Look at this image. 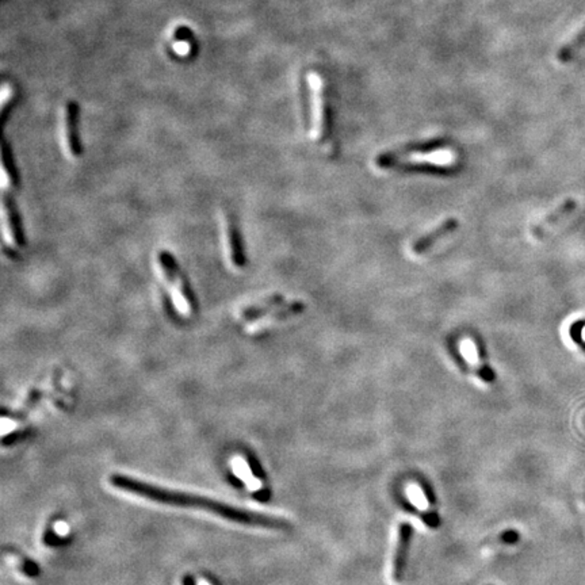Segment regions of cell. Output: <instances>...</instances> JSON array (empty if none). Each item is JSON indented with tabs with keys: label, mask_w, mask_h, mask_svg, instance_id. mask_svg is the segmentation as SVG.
<instances>
[{
	"label": "cell",
	"mask_w": 585,
	"mask_h": 585,
	"mask_svg": "<svg viewBox=\"0 0 585 585\" xmlns=\"http://www.w3.org/2000/svg\"><path fill=\"white\" fill-rule=\"evenodd\" d=\"M222 225H224L222 229H224V241H225L228 262L236 270H240L246 266V253H244V247L241 243V234L237 228L234 216L229 212L224 213Z\"/></svg>",
	"instance_id": "6"
},
{
	"label": "cell",
	"mask_w": 585,
	"mask_h": 585,
	"mask_svg": "<svg viewBox=\"0 0 585 585\" xmlns=\"http://www.w3.org/2000/svg\"><path fill=\"white\" fill-rule=\"evenodd\" d=\"M1 225L6 241L11 247L21 248L25 246L26 240L22 228V221L16 210L13 197H10V194H7L6 191L1 197Z\"/></svg>",
	"instance_id": "5"
},
{
	"label": "cell",
	"mask_w": 585,
	"mask_h": 585,
	"mask_svg": "<svg viewBox=\"0 0 585 585\" xmlns=\"http://www.w3.org/2000/svg\"><path fill=\"white\" fill-rule=\"evenodd\" d=\"M415 161L412 164H423L422 161H425L428 164H444L449 155L446 151H443L439 146H408V148H400L397 151L386 152L383 155H380L376 159V164L380 168H392L398 164Z\"/></svg>",
	"instance_id": "3"
},
{
	"label": "cell",
	"mask_w": 585,
	"mask_h": 585,
	"mask_svg": "<svg viewBox=\"0 0 585 585\" xmlns=\"http://www.w3.org/2000/svg\"><path fill=\"white\" fill-rule=\"evenodd\" d=\"M458 228H459V221L455 217H450V219L442 221L432 231L427 232L423 236H420L417 240H415L410 246V252L415 256L425 255L427 252H430L431 249L434 248L439 241H442L447 236L456 232Z\"/></svg>",
	"instance_id": "8"
},
{
	"label": "cell",
	"mask_w": 585,
	"mask_h": 585,
	"mask_svg": "<svg viewBox=\"0 0 585 585\" xmlns=\"http://www.w3.org/2000/svg\"><path fill=\"white\" fill-rule=\"evenodd\" d=\"M77 119H79V107L77 104L70 102L64 107L62 114V134H64V146L70 158L77 159L82 155V144L77 131Z\"/></svg>",
	"instance_id": "9"
},
{
	"label": "cell",
	"mask_w": 585,
	"mask_h": 585,
	"mask_svg": "<svg viewBox=\"0 0 585 585\" xmlns=\"http://www.w3.org/2000/svg\"><path fill=\"white\" fill-rule=\"evenodd\" d=\"M110 483L119 491L132 493L140 498H148L155 503L174 505V507H185V508H198L202 511L210 512L229 522H234V523L244 525V526L263 527V528H274V530H283L289 527V523L280 518L268 516V515L256 513V512L244 511L241 508H236L229 504L219 503L217 500H212V498L198 496V495L168 491V489H164L152 483L138 481L136 479L124 476V474H113L110 477Z\"/></svg>",
	"instance_id": "1"
},
{
	"label": "cell",
	"mask_w": 585,
	"mask_h": 585,
	"mask_svg": "<svg viewBox=\"0 0 585 585\" xmlns=\"http://www.w3.org/2000/svg\"><path fill=\"white\" fill-rule=\"evenodd\" d=\"M576 205H577V204H576V201H573V199L565 201L564 204L558 206L554 212H552L550 214H547L542 221L537 222V224L532 226V229H531V234H532L535 239H541L542 236L547 234L558 222H561L562 219H567V217L571 214L572 212L576 209Z\"/></svg>",
	"instance_id": "12"
},
{
	"label": "cell",
	"mask_w": 585,
	"mask_h": 585,
	"mask_svg": "<svg viewBox=\"0 0 585 585\" xmlns=\"http://www.w3.org/2000/svg\"><path fill=\"white\" fill-rule=\"evenodd\" d=\"M583 41H585V26L583 29L579 30L577 34H574L565 46H562V49L558 53L559 60L569 59L573 55V52H576L583 45Z\"/></svg>",
	"instance_id": "16"
},
{
	"label": "cell",
	"mask_w": 585,
	"mask_h": 585,
	"mask_svg": "<svg viewBox=\"0 0 585 585\" xmlns=\"http://www.w3.org/2000/svg\"><path fill=\"white\" fill-rule=\"evenodd\" d=\"M204 580L206 581V585H221L216 579H213V577L209 576V574L204 576Z\"/></svg>",
	"instance_id": "19"
},
{
	"label": "cell",
	"mask_w": 585,
	"mask_h": 585,
	"mask_svg": "<svg viewBox=\"0 0 585 585\" xmlns=\"http://www.w3.org/2000/svg\"><path fill=\"white\" fill-rule=\"evenodd\" d=\"M461 351L465 355V358L468 359L470 366L474 368V371L477 373V376L483 381V382H493L495 380V374L493 371L489 368V366L485 365L483 362V358L480 356L479 349L476 347L474 341L466 339L462 341L461 344Z\"/></svg>",
	"instance_id": "13"
},
{
	"label": "cell",
	"mask_w": 585,
	"mask_h": 585,
	"mask_svg": "<svg viewBox=\"0 0 585 585\" xmlns=\"http://www.w3.org/2000/svg\"><path fill=\"white\" fill-rule=\"evenodd\" d=\"M158 268L167 288L173 294L175 307L183 316L191 317L198 310V302L175 258L168 251H160L156 256Z\"/></svg>",
	"instance_id": "2"
},
{
	"label": "cell",
	"mask_w": 585,
	"mask_h": 585,
	"mask_svg": "<svg viewBox=\"0 0 585 585\" xmlns=\"http://www.w3.org/2000/svg\"><path fill=\"white\" fill-rule=\"evenodd\" d=\"M1 186L3 191H13L19 186V175L14 164V158L9 146H1Z\"/></svg>",
	"instance_id": "14"
},
{
	"label": "cell",
	"mask_w": 585,
	"mask_h": 585,
	"mask_svg": "<svg viewBox=\"0 0 585 585\" xmlns=\"http://www.w3.org/2000/svg\"><path fill=\"white\" fill-rule=\"evenodd\" d=\"M11 553H13L15 562H16V567H18L19 571L22 572L23 574L29 576V577H37V576H38L40 569H38V567H37V564H35L34 561H31L28 557L23 556V554L19 553V552L11 550Z\"/></svg>",
	"instance_id": "15"
},
{
	"label": "cell",
	"mask_w": 585,
	"mask_h": 585,
	"mask_svg": "<svg viewBox=\"0 0 585 585\" xmlns=\"http://www.w3.org/2000/svg\"><path fill=\"white\" fill-rule=\"evenodd\" d=\"M283 302H285V297L282 294L266 295L263 298L256 300V301L248 304L247 307L240 309V312L237 313V319H239V322L249 324V322L261 319L266 313H268L274 307L282 305Z\"/></svg>",
	"instance_id": "11"
},
{
	"label": "cell",
	"mask_w": 585,
	"mask_h": 585,
	"mask_svg": "<svg viewBox=\"0 0 585 585\" xmlns=\"http://www.w3.org/2000/svg\"><path fill=\"white\" fill-rule=\"evenodd\" d=\"M182 585H197V583L191 574H186L182 577Z\"/></svg>",
	"instance_id": "18"
},
{
	"label": "cell",
	"mask_w": 585,
	"mask_h": 585,
	"mask_svg": "<svg viewBox=\"0 0 585 585\" xmlns=\"http://www.w3.org/2000/svg\"><path fill=\"white\" fill-rule=\"evenodd\" d=\"M305 310V304L302 301H292V302H283L282 305L274 307L273 310H270L268 313H266L261 319L255 320V322H249L247 327V331L256 334L264 331L267 328H270L271 325L277 324V322H283L289 317L301 315Z\"/></svg>",
	"instance_id": "10"
},
{
	"label": "cell",
	"mask_w": 585,
	"mask_h": 585,
	"mask_svg": "<svg viewBox=\"0 0 585 585\" xmlns=\"http://www.w3.org/2000/svg\"><path fill=\"white\" fill-rule=\"evenodd\" d=\"M412 537H413V527L407 522L400 523L398 532H397L395 556L392 559V579L395 583H401L404 579L407 564H408Z\"/></svg>",
	"instance_id": "7"
},
{
	"label": "cell",
	"mask_w": 585,
	"mask_h": 585,
	"mask_svg": "<svg viewBox=\"0 0 585 585\" xmlns=\"http://www.w3.org/2000/svg\"><path fill=\"white\" fill-rule=\"evenodd\" d=\"M307 83H309L310 106H312V138L316 141H320L327 133L324 82L319 73L309 72Z\"/></svg>",
	"instance_id": "4"
},
{
	"label": "cell",
	"mask_w": 585,
	"mask_h": 585,
	"mask_svg": "<svg viewBox=\"0 0 585 585\" xmlns=\"http://www.w3.org/2000/svg\"><path fill=\"white\" fill-rule=\"evenodd\" d=\"M13 98H14V89L10 84L4 83L1 87V109L3 110H6L7 103L11 102Z\"/></svg>",
	"instance_id": "17"
}]
</instances>
